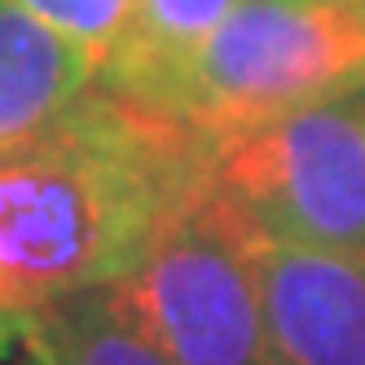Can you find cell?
<instances>
[{
    "label": "cell",
    "instance_id": "cell-1",
    "mask_svg": "<svg viewBox=\"0 0 365 365\" xmlns=\"http://www.w3.org/2000/svg\"><path fill=\"white\" fill-rule=\"evenodd\" d=\"M202 185L185 128L97 88L58 133L0 154V312L119 282Z\"/></svg>",
    "mask_w": 365,
    "mask_h": 365
},
{
    "label": "cell",
    "instance_id": "cell-2",
    "mask_svg": "<svg viewBox=\"0 0 365 365\" xmlns=\"http://www.w3.org/2000/svg\"><path fill=\"white\" fill-rule=\"evenodd\" d=\"M365 88V0H238L176 101L194 141H220Z\"/></svg>",
    "mask_w": 365,
    "mask_h": 365
},
{
    "label": "cell",
    "instance_id": "cell-3",
    "mask_svg": "<svg viewBox=\"0 0 365 365\" xmlns=\"http://www.w3.org/2000/svg\"><path fill=\"white\" fill-rule=\"evenodd\" d=\"M110 291L172 365H269L259 229L212 185L154 233Z\"/></svg>",
    "mask_w": 365,
    "mask_h": 365
},
{
    "label": "cell",
    "instance_id": "cell-4",
    "mask_svg": "<svg viewBox=\"0 0 365 365\" xmlns=\"http://www.w3.org/2000/svg\"><path fill=\"white\" fill-rule=\"evenodd\" d=\"M198 145L207 185L264 238L365 251V88Z\"/></svg>",
    "mask_w": 365,
    "mask_h": 365
},
{
    "label": "cell",
    "instance_id": "cell-5",
    "mask_svg": "<svg viewBox=\"0 0 365 365\" xmlns=\"http://www.w3.org/2000/svg\"><path fill=\"white\" fill-rule=\"evenodd\" d=\"M269 365H365V251L259 233Z\"/></svg>",
    "mask_w": 365,
    "mask_h": 365
},
{
    "label": "cell",
    "instance_id": "cell-6",
    "mask_svg": "<svg viewBox=\"0 0 365 365\" xmlns=\"http://www.w3.org/2000/svg\"><path fill=\"white\" fill-rule=\"evenodd\" d=\"M101 88V62L44 18L0 0V154L31 145Z\"/></svg>",
    "mask_w": 365,
    "mask_h": 365
},
{
    "label": "cell",
    "instance_id": "cell-7",
    "mask_svg": "<svg viewBox=\"0 0 365 365\" xmlns=\"http://www.w3.org/2000/svg\"><path fill=\"white\" fill-rule=\"evenodd\" d=\"M233 9L238 0H133L128 31L101 66V88L145 115L176 123L172 115L180 88Z\"/></svg>",
    "mask_w": 365,
    "mask_h": 365
},
{
    "label": "cell",
    "instance_id": "cell-8",
    "mask_svg": "<svg viewBox=\"0 0 365 365\" xmlns=\"http://www.w3.org/2000/svg\"><path fill=\"white\" fill-rule=\"evenodd\" d=\"M22 344L31 348L36 365H172L119 308L110 286L22 312Z\"/></svg>",
    "mask_w": 365,
    "mask_h": 365
},
{
    "label": "cell",
    "instance_id": "cell-9",
    "mask_svg": "<svg viewBox=\"0 0 365 365\" xmlns=\"http://www.w3.org/2000/svg\"><path fill=\"white\" fill-rule=\"evenodd\" d=\"M9 5L44 18L48 27L66 31L71 40H80L101 66L110 62V53L128 31V18H133V0H9Z\"/></svg>",
    "mask_w": 365,
    "mask_h": 365
},
{
    "label": "cell",
    "instance_id": "cell-10",
    "mask_svg": "<svg viewBox=\"0 0 365 365\" xmlns=\"http://www.w3.org/2000/svg\"><path fill=\"white\" fill-rule=\"evenodd\" d=\"M22 344V312H0V356Z\"/></svg>",
    "mask_w": 365,
    "mask_h": 365
}]
</instances>
